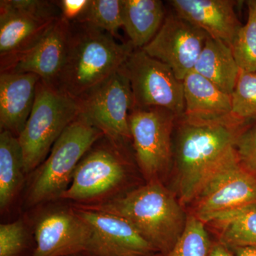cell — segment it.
I'll use <instances>...</instances> for the list:
<instances>
[{
	"mask_svg": "<svg viewBox=\"0 0 256 256\" xmlns=\"http://www.w3.org/2000/svg\"><path fill=\"white\" fill-rule=\"evenodd\" d=\"M104 137L80 160L69 188L60 198L92 204L106 200L126 180L122 144Z\"/></svg>",
	"mask_w": 256,
	"mask_h": 256,
	"instance_id": "obj_8",
	"label": "cell"
},
{
	"mask_svg": "<svg viewBox=\"0 0 256 256\" xmlns=\"http://www.w3.org/2000/svg\"><path fill=\"white\" fill-rule=\"evenodd\" d=\"M235 256H256V246H237L229 248Z\"/></svg>",
	"mask_w": 256,
	"mask_h": 256,
	"instance_id": "obj_31",
	"label": "cell"
},
{
	"mask_svg": "<svg viewBox=\"0 0 256 256\" xmlns=\"http://www.w3.org/2000/svg\"><path fill=\"white\" fill-rule=\"evenodd\" d=\"M208 224L218 232L220 244L228 248L256 246V205L223 214Z\"/></svg>",
	"mask_w": 256,
	"mask_h": 256,
	"instance_id": "obj_22",
	"label": "cell"
},
{
	"mask_svg": "<svg viewBox=\"0 0 256 256\" xmlns=\"http://www.w3.org/2000/svg\"><path fill=\"white\" fill-rule=\"evenodd\" d=\"M74 210L89 226L90 256H150L156 250L129 222L121 217L75 205Z\"/></svg>",
	"mask_w": 256,
	"mask_h": 256,
	"instance_id": "obj_13",
	"label": "cell"
},
{
	"mask_svg": "<svg viewBox=\"0 0 256 256\" xmlns=\"http://www.w3.org/2000/svg\"><path fill=\"white\" fill-rule=\"evenodd\" d=\"M104 136L100 130L79 114L57 140L46 159L35 170L28 188V204L34 206L60 198L70 186L80 160Z\"/></svg>",
	"mask_w": 256,
	"mask_h": 256,
	"instance_id": "obj_4",
	"label": "cell"
},
{
	"mask_svg": "<svg viewBox=\"0 0 256 256\" xmlns=\"http://www.w3.org/2000/svg\"><path fill=\"white\" fill-rule=\"evenodd\" d=\"M230 97L234 118L246 124L256 120V72L240 70Z\"/></svg>",
	"mask_w": 256,
	"mask_h": 256,
	"instance_id": "obj_26",
	"label": "cell"
},
{
	"mask_svg": "<svg viewBox=\"0 0 256 256\" xmlns=\"http://www.w3.org/2000/svg\"><path fill=\"white\" fill-rule=\"evenodd\" d=\"M41 80L34 74L0 73V128L18 137L31 114Z\"/></svg>",
	"mask_w": 256,
	"mask_h": 256,
	"instance_id": "obj_17",
	"label": "cell"
},
{
	"mask_svg": "<svg viewBox=\"0 0 256 256\" xmlns=\"http://www.w3.org/2000/svg\"><path fill=\"white\" fill-rule=\"evenodd\" d=\"M56 2L60 6L62 18L72 23L82 14L89 0H62Z\"/></svg>",
	"mask_w": 256,
	"mask_h": 256,
	"instance_id": "obj_29",
	"label": "cell"
},
{
	"mask_svg": "<svg viewBox=\"0 0 256 256\" xmlns=\"http://www.w3.org/2000/svg\"><path fill=\"white\" fill-rule=\"evenodd\" d=\"M60 18L56 1H0V70L26 53Z\"/></svg>",
	"mask_w": 256,
	"mask_h": 256,
	"instance_id": "obj_6",
	"label": "cell"
},
{
	"mask_svg": "<svg viewBox=\"0 0 256 256\" xmlns=\"http://www.w3.org/2000/svg\"><path fill=\"white\" fill-rule=\"evenodd\" d=\"M175 158L178 201L193 203L198 192L224 156L246 130V122L236 119L200 122L180 118Z\"/></svg>",
	"mask_w": 256,
	"mask_h": 256,
	"instance_id": "obj_2",
	"label": "cell"
},
{
	"mask_svg": "<svg viewBox=\"0 0 256 256\" xmlns=\"http://www.w3.org/2000/svg\"><path fill=\"white\" fill-rule=\"evenodd\" d=\"M72 23L60 18L31 50L20 56L1 72L36 74L42 82L56 87L68 54Z\"/></svg>",
	"mask_w": 256,
	"mask_h": 256,
	"instance_id": "obj_15",
	"label": "cell"
},
{
	"mask_svg": "<svg viewBox=\"0 0 256 256\" xmlns=\"http://www.w3.org/2000/svg\"><path fill=\"white\" fill-rule=\"evenodd\" d=\"M212 244L205 224L191 214L174 246L162 256H210Z\"/></svg>",
	"mask_w": 256,
	"mask_h": 256,
	"instance_id": "obj_25",
	"label": "cell"
},
{
	"mask_svg": "<svg viewBox=\"0 0 256 256\" xmlns=\"http://www.w3.org/2000/svg\"><path fill=\"white\" fill-rule=\"evenodd\" d=\"M26 174L18 138L8 131L0 133V208L4 210L18 194Z\"/></svg>",
	"mask_w": 256,
	"mask_h": 256,
	"instance_id": "obj_21",
	"label": "cell"
},
{
	"mask_svg": "<svg viewBox=\"0 0 256 256\" xmlns=\"http://www.w3.org/2000/svg\"><path fill=\"white\" fill-rule=\"evenodd\" d=\"M248 20L232 46L234 58L244 72H256V0L247 1Z\"/></svg>",
	"mask_w": 256,
	"mask_h": 256,
	"instance_id": "obj_24",
	"label": "cell"
},
{
	"mask_svg": "<svg viewBox=\"0 0 256 256\" xmlns=\"http://www.w3.org/2000/svg\"><path fill=\"white\" fill-rule=\"evenodd\" d=\"M235 150L242 166L256 175V124L239 136Z\"/></svg>",
	"mask_w": 256,
	"mask_h": 256,
	"instance_id": "obj_28",
	"label": "cell"
},
{
	"mask_svg": "<svg viewBox=\"0 0 256 256\" xmlns=\"http://www.w3.org/2000/svg\"><path fill=\"white\" fill-rule=\"evenodd\" d=\"M69 256H90L86 252H82V254H75V255Z\"/></svg>",
	"mask_w": 256,
	"mask_h": 256,
	"instance_id": "obj_32",
	"label": "cell"
},
{
	"mask_svg": "<svg viewBox=\"0 0 256 256\" xmlns=\"http://www.w3.org/2000/svg\"><path fill=\"white\" fill-rule=\"evenodd\" d=\"M26 233L22 220L0 225V256H18L26 242Z\"/></svg>",
	"mask_w": 256,
	"mask_h": 256,
	"instance_id": "obj_27",
	"label": "cell"
},
{
	"mask_svg": "<svg viewBox=\"0 0 256 256\" xmlns=\"http://www.w3.org/2000/svg\"><path fill=\"white\" fill-rule=\"evenodd\" d=\"M193 203L192 214L205 224L227 212L256 205V175L240 164L235 146L227 152Z\"/></svg>",
	"mask_w": 256,
	"mask_h": 256,
	"instance_id": "obj_7",
	"label": "cell"
},
{
	"mask_svg": "<svg viewBox=\"0 0 256 256\" xmlns=\"http://www.w3.org/2000/svg\"><path fill=\"white\" fill-rule=\"evenodd\" d=\"M210 256H235L232 250L220 242L212 244Z\"/></svg>",
	"mask_w": 256,
	"mask_h": 256,
	"instance_id": "obj_30",
	"label": "cell"
},
{
	"mask_svg": "<svg viewBox=\"0 0 256 256\" xmlns=\"http://www.w3.org/2000/svg\"><path fill=\"white\" fill-rule=\"evenodd\" d=\"M176 14L232 47L242 25L233 0H172Z\"/></svg>",
	"mask_w": 256,
	"mask_h": 256,
	"instance_id": "obj_16",
	"label": "cell"
},
{
	"mask_svg": "<svg viewBox=\"0 0 256 256\" xmlns=\"http://www.w3.org/2000/svg\"><path fill=\"white\" fill-rule=\"evenodd\" d=\"M124 0H89L86 8L76 21L104 30L116 37L122 28Z\"/></svg>",
	"mask_w": 256,
	"mask_h": 256,
	"instance_id": "obj_23",
	"label": "cell"
},
{
	"mask_svg": "<svg viewBox=\"0 0 256 256\" xmlns=\"http://www.w3.org/2000/svg\"><path fill=\"white\" fill-rule=\"evenodd\" d=\"M182 82L184 118L200 122H222L236 119L232 114L230 95L213 82L194 70L190 72Z\"/></svg>",
	"mask_w": 256,
	"mask_h": 256,
	"instance_id": "obj_18",
	"label": "cell"
},
{
	"mask_svg": "<svg viewBox=\"0 0 256 256\" xmlns=\"http://www.w3.org/2000/svg\"><path fill=\"white\" fill-rule=\"evenodd\" d=\"M121 68L130 82L134 107L161 108L182 117L183 82L168 65L136 48Z\"/></svg>",
	"mask_w": 256,
	"mask_h": 256,
	"instance_id": "obj_10",
	"label": "cell"
},
{
	"mask_svg": "<svg viewBox=\"0 0 256 256\" xmlns=\"http://www.w3.org/2000/svg\"><path fill=\"white\" fill-rule=\"evenodd\" d=\"M78 205L124 218L162 256L174 246L188 216L161 181L149 182L122 196L99 203Z\"/></svg>",
	"mask_w": 256,
	"mask_h": 256,
	"instance_id": "obj_1",
	"label": "cell"
},
{
	"mask_svg": "<svg viewBox=\"0 0 256 256\" xmlns=\"http://www.w3.org/2000/svg\"><path fill=\"white\" fill-rule=\"evenodd\" d=\"M166 14L160 0H124L122 28L136 48H142L156 36Z\"/></svg>",
	"mask_w": 256,
	"mask_h": 256,
	"instance_id": "obj_20",
	"label": "cell"
},
{
	"mask_svg": "<svg viewBox=\"0 0 256 256\" xmlns=\"http://www.w3.org/2000/svg\"><path fill=\"white\" fill-rule=\"evenodd\" d=\"M80 114L111 140H131L129 116L134 107L130 82L122 68L78 99Z\"/></svg>",
	"mask_w": 256,
	"mask_h": 256,
	"instance_id": "obj_11",
	"label": "cell"
},
{
	"mask_svg": "<svg viewBox=\"0 0 256 256\" xmlns=\"http://www.w3.org/2000/svg\"><path fill=\"white\" fill-rule=\"evenodd\" d=\"M156 256L153 255V256Z\"/></svg>",
	"mask_w": 256,
	"mask_h": 256,
	"instance_id": "obj_33",
	"label": "cell"
},
{
	"mask_svg": "<svg viewBox=\"0 0 256 256\" xmlns=\"http://www.w3.org/2000/svg\"><path fill=\"white\" fill-rule=\"evenodd\" d=\"M173 112L161 108H132L129 116L131 140L138 166L146 182L160 181L174 156Z\"/></svg>",
	"mask_w": 256,
	"mask_h": 256,
	"instance_id": "obj_9",
	"label": "cell"
},
{
	"mask_svg": "<svg viewBox=\"0 0 256 256\" xmlns=\"http://www.w3.org/2000/svg\"><path fill=\"white\" fill-rule=\"evenodd\" d=\"M80 112L78 99L40 80L31 114L18 137L26 174L44 162L57 140Z\"/></svg>",
	"mask_w": 256,
	"mask_h": 256,
	"instance_id": "obj_5",
	"label": "cell"
},
{
	"mask_svg": "<svg viewBox=\"0 0 256 256\" xmlns=\"http://www.w3.org/2000/svg\"><path fill=\"white\" fill-rule=\"evenodd\" d=\"M36 246L32 256H69L86 252L92 230L70 210H52L35 226Z\"/></svg>",
	"mask_w": 256,
	"mask_h": 256,
	"instance_id": "obj_14",
	"label": "cell"
},
{
	"mask_svg": "<svg viewBox=\"0 0 256 256\" xmlns=\"http://www.w3.org/2000/svg\"><path fill=\"white\" fill-rule=\"evenodd\" d=\"M201 28L178 14L166 16L156 36L142 50L168 65L178 80L194 70L207 38Z\"/></svg>",
	"mask_w": 256,
	"mask_h": 256,
	"instance_id": "obj_12",
	"label": "cell"
},
{
	"mask_svg": "<svg viewBox=\"0 0 256 256\" xmlns=\"http://www.w3.org/2000/svg\"><path fill=\"white\" fill-rule=\"evenodd\" d=\"M134 50L130 42H117L104 30L72 23L68 54L56 88L78 99L117 72Z\"/></svg>",
	"mask_w": 256,
	"mask_h": 256,
	"instance_id": "obj_3",
	"label": "cell"
},
{
	"mask_svg": "<svg viewBox=\"0 0 256 256\" xmlns=\"http://www.w3.org/2000/svg\"><path fill=\"white\" fill-rule=\"evenodd\" d=\"M194 70L224 92L232 95L240 69L234 58L232 47L208 36Z\"/></svg>",
	"mask_w": 256,
	"mask_h": 256,
	"instance_id": "obj_19",
	"label": "cell"
}]
</instances>
